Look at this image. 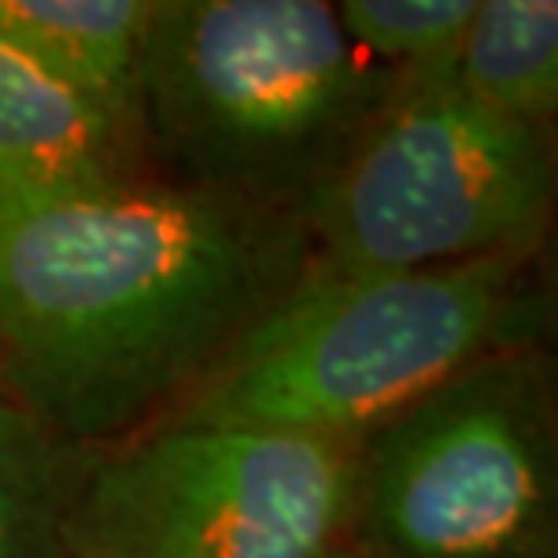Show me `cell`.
Wrapping results in <instances>:
<instances>
[{"instance_id":"obj_9","label":"cell","mask_w":558,"mask_h":558,"mask_svg":"<svg viewBox=\"0 0 558 558\" xmlns=\"http://www.w3.org/2000/svg\"><path fill=\"white\" fill-rule=\"evenodd\" d=\"M450 84L489 113L555 128L558 113V4L478 0Z\"/></svg>"},{"instance_id":"obj_3","label":"cell","mask_w":558,"mask_h":558,"mask_svg":"<svg viewBox=\"0 0 558 558\" xmlns=\"http://www.w3.org/2000/svg\"><path fill=\"white\" fill-rule=\"evenodd\" d=\"M396 87L323 0H153L142 149L167 182L301 215Z\"/></svg>"},{"instance_id":"obj_6","label":"cell","mask_w":558,"mask_h":558,"mask_svg":"<svg viewBox=\"0 0 558 558\" xmlns=\"http://www.w3.org/2000/svg\"><path fill=\"white\" fill-rule=\"evenodd\" d=\"M352 442L160 424L87 457L70 558H330L349 544Z\"/></svg>"},{"instance_id":"obj_12","label":"cell","mask_w":558,"mask_h":558,"mask_svg":"<svg viewBox=\"0 0 558 558\" xmlns=\"http://www.w3.org/2000/svg\"><path fill=\"white\" fill-rule=\"evenodd\" d=\"M330 558H363V555H360V551H355V548H352V544H344V548H341V551H333Z\"/></svg>"},{"instance_id":"obj_4","label":"cell","mask_w":558,"mask_h":558,"mask_svg":"<svg viewBox=\"0 0 558 558\" xmlns=\"http://www.w3.org/2000/svg\"><path fill=\"white\" fill-rule=\"evenodd\" d=\"M555 131L472 102L450 81H399L319 193L301 207V283L442 269L544 247Z\"/></svg>"},{"instance_id":"obj_11","label":"cell","mask_w":558,"mask_h":558,"mask_svg":"<svg viewBox=\"0 0 558 558\" xmlns=\"http://www.w3.org/2000/svg\"><path fill=\"white\" fill-rule=\"evenodd\" d=\"M478 0H341L338 22L355 48L407 84L450 81Z\"/></svg>"},{"instance_id":"obj_5","label":"cell","mask_w":558,"mask_h":558,"mask_svg":"<svg viewBox=\"0 0 558 558\" xmlns=\"http://www.w3.org/2000/svg\"><path fill=\"white\" fill-rule=\"evenodd\" d=\"M558 414L544 344L457 374L355 450L363 558H555Z\"/></svg>"},{"instance_id":"obj_1","label":"cell","mask_w":558,"mask_h":558,"mask_svg":"<svg viewBox=\"0 0 558 558\" xmlns=\"http://www.w3.org/2000/svg\"><path fill=\"white\" fill-rule=\"evenodd\" d=\"M301 218L138 174L0 207V396L76 450L156 428L301 283Z\"/></svg>"},{"instance_id":"obj_10","label":"cell","mask_w":558,"mask_h":558,"mask_svg":"<svg viewBox=\"0 0 558 558\" xmlns=\"http://www.w3.org/2000/svg\"><path fill=\"white\" fill-rule=\"evenodd\" d=\"M87 457L0 396V558H70L62 526Z\"/></svg>"},{"instance_id":"obj_7","label":"cell","mask_w":558,"mask_h":558,"mask_svg":"<svg viewBox=\"0 0 558 558\" xmlns=\"http://www.w3.org/2000/svg\"><path fill=\"white\" fill-rule=\"evenodd\" d=\"M149 174L138 131L0 40V207Z\"/></svg>"},{"instance_id":"obj_8","label":"cell","mask_w":558,"mask_h":558,"mask_svg":"<svg viewBox=\"0 0 558 558\" xmlns=\"http://www.w3.org/2000/svg\"><path fill=\"white\" fill-rule=\"evenodd\" d=\"M149 22L153 0H0V40L131 131Z\"/></svg>"},{"instance_id":"obj_2","label":"cell","mask_w":558,"mask_h":558,"mask_svg":"<svg viewBox=\"0 0 558 558\" xmlns=\"http://www.w3.org/2000/svg\"><path fill=\"white\" fill-rule=\"evenodd\" d=\"M548 319L544 247L349 283H298L163 424L360 446L457 374L544 344Z\"/></svg>"}]
</instances>
